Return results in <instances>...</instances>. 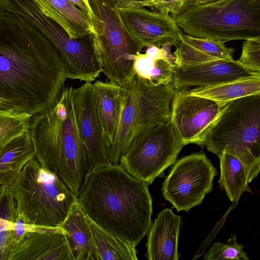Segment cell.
Masks as SVG:
<instances>
[{
    "label": "cell",
    "mask_w": 260,
    "mask_h": 260,
    "mask_svg": "<svg viewBox=\"0 0 260 260\" xmlns=\"http://www.w3.org/2000/svg\"><path fill=\"white\" fill-rule=\"evenodd\" d=\"M224 41L194 37L183 34L173 53L177 66L197 64L210 61L233 59L234 49Z\"/></svg>",
    "instance_id": "18"
},
{
    "label": "cell",
    "mask_w": 260,
    "mask_h": 260,
    "mask_svg": "<svg viewBox=\"0 0 260 260\" xmlns=\"http://www.w3.org/2000/svg\"><path fill=\"white\" fill-rule=\"evenodd\" d=\"M68 79L50 42L19 15L0 8V109L30 117L53 106Z\"/></svg>",
    "instance_id": "1"
},
{
    "label": "cell",
    "mask_w": 260,
    "mask_h": 260,
    "mask_svg": "<svg viewBox=\"0 0 260 260\" xmlns=\"http://www.w3.org/2000/svg\"><path fill=\"white\" fill-rule=\"evenodd\" d=\"M147 56L152 59H158L163 58L162 51L160 47L151 45L147 47L145 53Z\"/></svg>",
    "instance_id": "35"
},
{
    "label": "cell",
    "mask_w": 260,
    "mask_h": 260,
    "mask_svg": "<svg viewBox=\"0 0 260 260\" xmlns=\"http://www.w3.org/2000/svg\"><path fill=\"white\" fill-rule=\"evenodd\" d=\"M186 35L225 42L260 38V0L192 4L172 17Z\"/></svg>",
    "instance_id": "7"
},
{
    "label": "cell",
    "mask_w": 260,
    "mask_h": 260,
    "mask_svg": "<svg viewBox=\"0 0 260 260\" xmlns=\"http://www.w3.org/2000/svg\"><path fill=\"white\" fill-rule=\"evenodd\" d=\"M8 220L0 218V226L6 223Z\"/></svg>",
    "instance_id": "38"
},
{
    "label": "cell",
    "mask_w": 260,
    "mask_h": 260,
    "mask_svg": "<svg viewBox=\"0 0 260 260\" xmlns=\"http://www.w3.org/2000/svg\"><path fill=\"white\" fill-rule=\"evenodd\" d=\"M237 60L247 68L260 72V38L246 40L243 43L241 56Z\"/></svg>",
    "instance_id": "29"
},
{
    "label": "cell",
    "mask_w": 260,
    "mask_h": 260,
    "mask_svg": "<svg viewBox=\"0 0 260 260\" xmlns=\"http://www.w3.org/2000/svg\"><path fill=\"white\" fill-rule=\"evenodd\" d=\"M30 118L26 114L0 109V156L11 140L27 131Z\"/></svg>",
    "instance_id": "27"
},
{
    "label": "cell",
    "mask_w": 260,
    "mask_h": 260,
    "mask_svg": "<svg viewBox=\"0 0 260 260\" xmlns=\"http://www.w3.org/2000/svg\"><path fill=\"white\" fill-rule=\"evenodd\" d=\"M243 245L239 244L236 235H231L226 243L218 242L213 243L205 255L206 260L236 259L248 260L246 253L243 250Z\"/></svg>",
    "instance_id": "28"
},
{
    "label": "cell",
    "mask_w": 260,
    "mask_h": 260,
    "mask_svg": "<svg viewBox=\"0 0 260 260\" xmlns=\"http://www.w3.org/2000/svg\"><path fill=\"white\" fill-rule=\"evenodd\" d=\"M73 260H98L86 214L77 201L60 226Z\"/></svg>",
    "instance_id": "21"
},
{
    "label": "cell",
    "mask_w": 260,
    "mask_h": 260,
    "mask_svg": "<svg viewBox=\"0 0 260 260\" xmlns=\"http://www.w3.org/2000/svg\"><path fill=\"white\" fill-rule=\"evenodd\" d=\"M87 218L98 260L138 259L136 246Z\"/></svg>",
    "instance_id": "23"
},
{
    "label": "cell",
    "mask_w": 260,
    "mask_h": 260,
    "mask_svg": "<svg viewBox=\"0 0 260 260\" xmlns=\"http://www.w3.org/2000/svg\"><path fill=\"white\" fill-rule=\"evenodd\" d=\"M93 19L92 45L102 73L122 85L136 73L134 62L142 49L126 30L115 0H88Z\"/></svg>",
    "instance_id": "8"
},
{
    "label": "cell",
    "mask_w": 260,
    "mask_h": 260,
    "mask_svg": "<svg viewBox=\"0 0 260 260\" xmlns=\"http://www.w3.org/2000/svg\"><path fill=\"white\" fill-rule=\"evenodd\" d=\"M69 1L86 16L91 24L93 19V14L88 0Z\"/></svg>",
    "instance_id": "33"
},
{
    "label": "cell",
    "mask_w": 260,
    "mask_h": 260,
    "mask_svg": "<svg viewBox=\"0 0 260 260\" xmlns=\"http://www.w3.org/2000/svg\"><path fill=\"white\" fill-rule=\"evenodd\" d=\"M0 8L17 14L41 32L58 52L68 79L94 81L102 73L90 35L73 39L40 11L32 0H0Z\"/></svg>",
    "instance_id": "9"
},
{
    "label": "cell",
    "mask_w": 260,
    "mask_h": 260,
    "mask_svg": "<svg viewBox=\"0 0 260 260\" xmlns=\"http://www.w3.org/2000/svg\"><path fill=\"white\" fill-rule=\"evenodd\" d=\"M92 87L98 111L109 147L115 137L122 107V89L110 81H96Z\"/></svg>",
    "instance_id": "20"
},
{
    "label": "cell",
    "mask_w": 260,
    "mask_h": 260,
    "mask_svg": "<svg viewBox=\"0 0 260 260\" xmlns=\"http://www.w3.org/2000/svg\"><path fill=\"white\" fill-rule=\"evenodd\" d=\"M219 1L220 0H194L193 4L196 5H204Z\"/></svg>",
    "instance_id": "36"
},
{
    "label": "cell",
    "mask_w": 260,
    "mask_h": 260,
    "mask_svg": "<svg viewBox=\"0 0 260 260\" xmlns=\"http://www.w3.org/2000/svg\"><path fill=\"white\" fill-rule=\"evenodd\" d=\"M17 217L16 204L10 186L0 185V218L14 222Z\"/></svg>",
    "instance_id": "30"
},
{
    "label": "cell",
    "mask_w": 260,
    "mask_h": 260,
    "mask_svg": "<svg viewBox=\"0 0 260 260\" xmlns=\"http://www.w3.org/2000/svg\"><path fill=\"white\" fill-rule=\"evenodd\" d=\"M194 0H149L146 7L155 8L158 11L167 13L173 17L178 15L193 3Z\"/></svg>",
    "instance_id": "31"
},
{
    "label": "cell",
    "mask_w": 260,
    "mask_h": 260,
    "mask_svg": "<svg viewBox=\"0 0 260 260\" xmlns=\"http://www.w3.org/2000/svg\"><path fill=\"white\" fill-rule=\"evenodd\" d=\"M216 174V168L204 153L183 156L175 162L164 180L163 196L178 212H188L212 191Z\"/></svg>",
    "instance_id": "11"
},
{
    "label": "cell",
    "mask_w": 260,
    "mask_h": 260,
    "mask_svg": "<svg viewBox=\"0 0 260 260\" xmlns=\"http://www.w3.org/2000/svg\"><path fill=\"white\" fill-rule=\"evenodd\" d=\"M120 86L122 107L117 132L109 147L111 165H119L121 156L138 135L170 119L176 91L172 83L155 85L137 73Z\"/></svg>",
    "instance_id": "6"
},
{
    "label": "cell",
    "mask_w": 260,
    "mask_h": 260,
    "mask_svg": "<svg viewBox=\"0 0 260 260\" xmlns=\"http://www.w3.org/2000/svg\"><path fill=\"white\" fill-rule=\"evenodd\" d=\"M188 91L193 95L208 98L218 103H226L246 96L260 94V77L195 87Z\"/></svg>",
    "instance_id": "24"
},
{
    "label": "cell",
    "mask_w": 260,
    "mask_h": 260,
    "mask_svg": "<svg viewBox=\"0 0 260 260\" xmlns=\"http://www.w3.org/2000/svg\"><path fill=\"white\" fill-rule=\"evenodd\" d=\"M218 155L231 154L243 164L250 183L260 171V94L229 103L203 142Z\"/></svg>",
    "instance_id": "5"
},
{
    "label": "cell",
    "mask_w": 260,
    "mask_h": 260,
    "mask_svg": "<svg viewBox=\"0 0 260 260\" xmlns=\"http://www.w3.org/2000/svg\"><path fill=\"white\" fill-rule=\"evenodd\" d=\"M72 86L64 87L50 108L30 117L27 132L35 157L77 196L86 173L74 110Z\"/></svg>",
    "instance_id": "3"
},
{
    "label": "cell",
    "mask_w": 260,
    "mask_h": 260,
    "mask_svg": "<svg viewBox=\"0 0 260 260\" xmlns=\"http://www.w3.org/2000/svg\"><path fill=\"white\" fill-rule=\"evenodd\" d=\"M77 125L83 146L86 173L95 167L110 164L109 145L96 107L92 83H85L73 89Z\"/></svg>",
    "instance_id": "14"
},
{
    "label": "cell",
    "mask_w": 260,
    "mask_h": 260,
    "mask_svg": "<svg viewBox=\"0 0 260 260\" xmlns=\"http://www.w3.org/2000/svg\"><path fill=\"white\" fill-rule=\"evenodd\" d=\"M255 77H260V72L242 66L237 60L219 59L197 64L176 66L172 84L176 90H180L191 87L215 85Z\"/></svg>",
    "instance_id": "15"
},
{
    "label": "cell",
    "mask_w": 260,
    "mask_h": 260,
    "mask_svg": "<svg viewBox=\"0 0 260 260\" xmlns=\"http://www.w3.org/2000/svg\"><path fill=\"white\" fill-rule=\"evenodd\" d=\"M10 188L18 217L36 225L60 227L77 201L67 184L35 157L26 164Z\"/></svg>",
    "instance_id": "4"
},
{
    "label": "cell",
    "mask_w": 260,
    "mask_h": 260,
    "mask_svg": "<svg viewBox=\"0 0 260 260\" xmlns=\"http://www.w3.org/2000/svg\"><path fill=\"white\" fill-rule=\"evenodd\" d=\"M148 186L119 165H101L85 175L77 201L91 220L137 246L152 224Z\"/></svg>",
    "instance_id": "2"
},
{
    "label": "cell",
    "mask_w": 260,
    "mask_h": 260,
    "mask_svg": "<svg viewBox=\"0 0 260 260\" xmlns=\"http://www.w3.org/2000/svg\"><path fill=\"white\" fill-rule=\"evenodd\" d=\"M13 224L7 221L0 226V260H7L12 249Z\"/></svg>",
    "instance_id": "32"
},
{
    "label": "cell",
    "mask_w": 260,
    "mask_h": 260,
    "mask_svg": "<svg viewBox=\"0 0 260 260\" xmlns=\"http://www.w3.org/2000/svg\"><path fill=\"white\" fill-rule=\"evenodd\" d=\"M43 14L58 24L73 39L93 32L86 16L69 0H32Z\"/></svg>",
    "instance_id": "19"
},
{
    "label": "cell",
    "mask_w": 260,
    "mask_h": 260,
    "mask_svg": "<svg viewBox=\"0 0 260 260\" xmlns=\"http://www.w3.org/2000/svg\"><path fill=\"white\" fill-rule=\"evenodd\" d=\"M172 46L170 43H167L160 48L162 51L164 59L167 60L171 65L176 67L177 66L176 59L171 52Z\"/></svg>",
    "instance_id": "34"
},
{
    "label": "cell",
    "mask_w": 260,
    "mask_h": 260,
    "mask_svg": "<svg viewBox=\"0 0 260 260\" xmlns=\"http://www.w3.org/2000/svg\"><path fill=\"white\" fill-rule=\"evenodd\" d=\"M175 67L164 58L152 59L139 53L134 62V70L141 77L155 85L172 83Z\"/></svg>",
    "instance_id": "26"
},
{
    "label": "cell",
    "mask_w": 260,
    "mask_h": 260,
    "mask_svg": "<svg viewBox=\"0 0 260 260\" xmlns=\"http://www.w3.org/2000/svg\"><path fill=\"white\" fill-rule=\"evenodd\" d=\"M181 217L170 208L160 211L147 233L146 256L149 260H178Z\"/></svg>",
    "instance_id": "17"
},
{
    "label": "cell",
    "mask_w": 260,
    "mask_h": 260,
    "mask_svg": "<svg viewBox=\"0 0 260 260\" xmlns=\"http://www.w3.org/2000/svg\"><path fill=\"white\" fill-rule=\"evenodd\" d=\"M35 157L34 145L27 131L11 140L0 156V185H12L26 164Z\"/></svg>",
    "instance_id": "22"
},
{
    "label": "cell",
    "mask_w": 260,
    "mask_h": 260,
    "mask_svg": "<svg viewBox=\"0 0 260 260\" xmlns=\"http://www.w3.org/2000/svg\"><path fill=\"white\" fill-rule=\"evenodd\" d=\"M220 177L218 183L230 200L237 201L243 192L252 191L248 186V175L243 164L236 157L222 152L218 155Z\"/></svg>",
    "instance_id": "25"
},
{
    "label": "cell",
    "mask_w": 260,
    "mask_h": 260,
    "mask_svg": "<svg viewBox=\"0 0 260 260\" xmlns=\"http://www.w3.org/2000/svg\"><path fill=\"white\" fill-rule=\"evenodd\" d=\"M184 146L169 119L136 137L121 156L119 165L149 185L175 163Z\"/></svg>",
    "instance_id": "10"
},
{
    "label": "cell",
    "mask_w": 260,
    "mask_h": 260,
    "mask_svg": "<svg viewBox=\"0 0 260 260\" xmlns=\"http://www.w3.org/2000/svg\"><path fill=\"white\" fill-rule=\"evenodd\" d=\"M116 3H120V2H131V1H138V0H115ZM142 1H143L144 2H147L148 1V0H142Z\"/></svg>",
    "instance_id": "37"
},
{
    "label": "cell",
    "mask_w": 260,
    "mask_h": 260,
    "mask_svg": "<svg viewBox=\"0 0 260 260\" xmlns=\"http://www.w3.org/2000/svg\"><path fill=\"white\" fill-rule=\"evenodd\" d=\"M141 0L116 3L121 21L129 35L143 49L167 43L175 46L183 34L170 14L151 11Z\"/></svg>",
    "instance_id": "13"
},
{
    "label": "cell",
    "mask_w": 260,
    "mask_h": 260,
    "mask_svg": "<svg viewBox=\"0 0 260 260\" xmlns=\"http://www.w3.org/2000/svg\"><path fill=\"white\" fill-rule=\"evenodd\" d=\"M7 260H73L61 227L40 226L27 233L8 254Z\"/></svg>",
    "instance_id": "16"
},
{
    "label": "cell",
    "mask_w": 260,
    "mask_h": 260,
    "mask_svg": "<svg viewBox=\"0 0 260 260\" xmlns=\"http://www.w3.org/2000/svg\"><path fill=\"white\" fill-rule=\"evenodd\" d=\"M229 103L193 95L187 89L176 90L170 120L184 146L193 143L202 147L206 136Z\"/></svg>",
    "instance_id": "12"
}]
</instances>
